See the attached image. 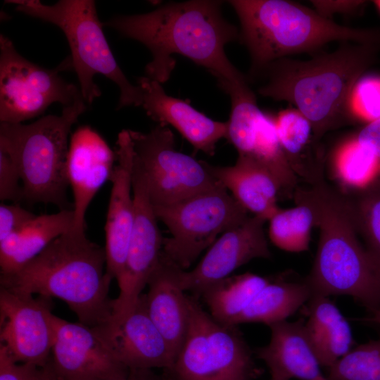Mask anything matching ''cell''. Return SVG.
I'll return each instance as SVG.
<instances>
[{"label":"cell","mask_w":380,"mask_h":380,"mask_svg":"<svg viewBox=\"0 0 380 380\" xmlns=\"http://www.w3.org/2000/svg\"><path fill=\"white\" fill-rule=\"evenodd\" d=\"M353 115L369 120L380 118V80L373 78L360 80L351 98Z\"/></svg>","instance_id":"obj_34"},{"label":"cell","mask_w":380,"mask_h":380,"mask_svg":"<svg viewBox=\"0 0 380 380\" xmlns=\"http://www.w3.org/2000/svg\"><path fill=\"white\" fill-rule=\"evenodd\" d=\"M374 3L380 11V1H374Z\"/></svg>","instance_id":"obj_43"},{"label":"cell","mask_w":380,"mask_h":380,"mask_svg":"<svg viewBox=\"0 0 380 380\" xmlns=\"http://www.w3.org/2000/svg\"><path fill=\"white\" fill-rule=\"evenodd\" d=\"M167 380H170V379H167Z\"/></svg>","instance_id":"obj_44"},{"label":"cell","mask_w":380,"mask_h":380,"mask_svg":"<svg viewBox=\"0 0 380 380\" xmlns=\"http://www.w3.org/2000/svg\"><path fill=\"white\" fill-rule=\"evenodd\" d=\"M372 186L376 187L377 189H379L380 190V173L379 175V177H378L376 181L375 182V183Z\"/></svg>","instance_id":"obj_42"},{"label":"cell","mask_w":380,"mask_h":380,"mask_svg":"<svg viewBox=\"0 0 380 380\" xmlns=\"http://www.w3.org/2000/svg\"><path fill=\"white\" fill-rule=\"evenodd\" d=\"M347 196L358 234L364 239L367 251L380 265V190L372 186Z\"/></svg>","instance_id":"obj_32"},{"label":"cell","mask_w":380,"mask_h":380,"mask_svg":"<svg viewBox=\"0 0 380 380\" xmlns=\"http://www.w3.org/2000/svg\"><path fill=\"white\" fill-rule=\"evenodd\" d=\"M226 139L239 156L253 159L267 168L277 179L281 196L293 197L298 179L291 170L281 146L275 118L265 113L252 100L232 106Z\"/></svg>","instance_id":"obj_15"},{"label":"cell","mask_w":380,"mask_h":380,"mask_svg":"<svg viewBox=\"0 0 380 380\" xmlns=\"http://www.w3.org/2000/svg\"><path fill=\"white\" fill-rule=\"evenodd\" d=\"M379 49V44L341 42L334 51L317 53L309 60H277L258 75L265 82L258 91L292 104L321 141L327 132L350 121L354 88Z\"/></svg>","instance_id":"obj_2"},{"label":"cell","mask_w":380,"mask_h":380,"mask_svg":"<svg viewBox=\"0 0 380 380\" xmlns=\"http://www.w3.org/2000/svg\"><path fill=\"white\" fill-rule=\"evenodd\" d=\"M36 215L18 205H0V241L24 227Z\"/></svg>","instance_id":"obj_36"},{"label":"cell","mask_w":380,"mask_h":380,"mask_svg":"<svg viewBox=\"0 0 380 380\" xmlns=\"http://www.w3.org/2000/svg\"><path fill=\"white\" fill-rule=\"evenodd\" d=\"M221 5L213 0L172 2L146 13L116 15L103 25L148 48L152 60L146 77L160 84L175 66L174 54L205 68L217 81L238 82L247 77L229 61L224 46L239 39V31L223 17Z\"/></svg>","instance_id":"obj_1"},{"label":"cell","mask_w":380,"mask_h":380,"mask_svg":"<svg viewBox=\"0 0 380 380\" xmlns=\"http://www.w3.org/2000/svg\"><path fill=\"white\" fill-rule=\"evenodd\" d=\"M134 162L153 205L170 204L220 184L205 162L177 151L174 134L158 125L148 132L130 130Z\"/></svg>","instance_id":"obj_10"},{"label":"cell","mask_w":380,"mask_h":380,"mask_svg":"<svg viewBox=\"0 0 380 380\" xmlns=\"http://www.w3.org/2000/svg\"><path fill=\"white\" fill-rule=\"evenodd\" d=\"M115 357L129 369L168 371L175 357L167 341L150 318L144 294L122 319L93 327Z\"/></svg>","instance_id":"obj_17"},{"label":"cell","mask_w":380,"mask_h":380,"mask_svg":"<svg viewBox=\"0 0 380 380\" xmlns=\"http://www.w3.org/2000/svg\"><path fill=\"white\" fill-rule=\"evenodd\" d=\"M270 328V341L256 350V355L268 367L271 379L328 380L321 370L303 319L284 320Z\"/></svg>","instance_id":"obj_21"},{"label":"cell","mask_w":380,"mask_h":380,"mask_svg":"<svg viewBox=\"0 0 380 380\" xmlns=\"http://www.w3.org/2000/svg\"><path fill=\"white\" fill-rule=\"evenodd\" d=\"M141 106L158 125L175 127L197 150L210 156L218 141L226 138L227 122L210 119L186 101L167 95L161 84L146 76L138 79Z\"/></svg>","instance_id":"obj_20"},{"label":"cell","mask_w":380,"mask_h":380,"mask_svg":"<svg viewBox=\"0 0 380 380\" xmlns=\"http://www.w3.org/2000/svg\"><path fill=\"white\" fill-rule=\"evenodd\" d=\"M330 175L342 194L349 196L371 187L380 173V160L356 137L341 144L330 160Z\"/></svg>","instance_id":"obj_29"},{"label":"cell","mask_w":380,"mask_h":380,"mask_svg":"<svg viewBox=\"0 0 380 380\" xmlns=\"http://www.w3.org/2000/svg\"><path fill=\"white\" fill-rule=\"evenodd\" d=\"M277 132L288 163L297 177L310 186L324 179L326 155L310 121L296 108L275 118Z\"/></svg>","instance_id":"obj_24"},{"label":"cell","mask_w":380,"mask_h":380,"mask_svg":"<svg viewBox=\"0 0 380 380\" xmlns=\"http://www.w3.org/2000/svg\"><path fill=\"white\" fill-rule=\"evenodd\" d=\"M115 153L117 163L110 178L112 188L105 225L104 248L106 272L117 279L125 263L134 221V154L129 129L118 134Z\"/></svg>","instance_id":"obj_19"},{"label":"cell","mask_w":380,"mask_h":380,"mask_svg":"<svg viewBox=\"0 0 380 380\" xmlns=\"http://www.w3.org/2000/svg\"><path fill=\"white\" fill-rule=\"evenodd\" d=\"M132 190L134 221L123 270L116 279L120 293L113 299L111 319L120 321L135 307L157 267L163 241L143 175L134 163Z\"/></svg>","instance_id":"obj_12"},{"label":"cell","mask_w":380,"mask_h":380,"mask_svg":"<svg viewBox=\"0 0 380 380\" xmlns=\"http://www.w3.org/2000/svg\"><path fill=\"white\" fill-rule=\"evenodd\" d=\"M239 40L251 57L249 78L270 63L302 53L315 54L331 42L380 44V31L350 27L288 0H232Z\"/></svg>","instance_id":"obj_5"},{"label":"cell","mask_w":380,"mask_h":380,"mask_svg":"<svg viewBox=\"0 0 380 380\" xmlns=\"http://www.w3.org/2000/svg\"><path fill=\"white\" fill-rule=\"evenodd\" d=\"M6 2L16 5V11L52 23L63 31L70 46V56L60 67L75 72L87 104H91L101 94L94 81V76L101 74L119 87L117 109L141 106V89L138 84L130 83L113 56L94 1L61 0L53 5L44 4L38 0Z\"/></svg>","instance_id":"obj_6"},{"label":"cell","mask_w":380,"mask_h":380,"mask_svg":"<svg viewBox=\"0 0 380 380\" xmlns=\"http://www.w3.org/2000/svg\"><path fill=\"white\" fill-rule=\"evenodd\" d=\"M60 68H42L23 57L11 40L0 35V121L22 123L44 113L53 103L63 108L82 97Z\"/></svg>","instance_id":"obj_11"},{"label":"cell","mask_w":380,"mask_h":380,"mask_svg":"<svg viewBox=\"0 0 380 380\" xmlns=\"http://www.w3.org/2000/svg\"><path fill=\"white\" fill-rule=\"evenodd\" d=\"M53 324L50 365L57 380H108L129 372L93 327L54 315Z\"/></svg>","instance_id":"obj_14"},{"label":"cell","mask_w":380,"mask_h":380,"mask_svg":"<svg viewBox=\"0 0 380 380\" xmlns=\"http://www.w3.org/2000/svg\"><path fill=\"white\" fill-rule=\"evenodd\" d=\"M305 327L321 366L331 367L353 347L350 324L329 296L312 295Z\"/></svg>","instance_id":"obj_26"},{"label":"cell","mask_w":380,"mask_h":380,"mask_svg":"<svg viewBox=\"0 0 380 380\" xmlns=\"http://www.w3.org/2000/svg\"><path fill=\"white\" fill-rule=\"evenodd\" d=\"M210 174L234 198L254 215L268 221L279 209V185L264 166L246 156H239L232 166H215L205 162Z\"/></svg>","instance_id":"obj_23"},{"label":"cell","mask_w":380,"mask_h":380,"mask_svg":"<svg viewBox=\"0 0 380 380\" xmlns=\"http://www.w3.org/2000/svg\"><path fill=\"white\" fill-rule=\"evenodd\" d=\"M51 298L0 287V340L18 362H50L54 340Z\"/></svg>","instance_id":"obj_13"},{"label":"cell","mask_w":380,"mask_h":380,"mask_svg":"<svg viewBox=\"0 0 380 380\" xmlns=\"http://www.w3.org/2000/svg\"><path fill=\"white\" fill-rule=\"evenodd\" d=\"M265 222L260 216L248 217L240 224L222 234L193 270H180L182 289L201 296L207 287L229 277L251 260L270 258L264 231Z\"/></svg>","instance_id":"obj_16"},{"label":"cell","mask_w":380,"mask_h":380,"mask_svg":"<svg viewBox=\"0 0 380 380\" xmlns=\"http://www.w3.org/2000/svg\"><path fill=\"white\" fill-rule=\"evenodd\" d=\"M186 336L170 369V380H250L253 362L235 326L215 321L195 296H187Z\"/></svg>","instance_id":"obj_9"},{"label":"cell","mask_w":380,"mask_h":380,"mask_svg":"<svg viewBox=\"0 0 380 380\" xmlns=\"http://www.w3.org/2000/svg\"><path fill=\"white\" fill-rule=\"evenodd\" d=\"M108 380H167V379L156 374L153 369H129L126 374Z\"/></svg>","instance_id":"obj_39"},{"label":"cell","mask_w":380,"mask_h":380,"mask_svg":"<svg viewBox=\"0 0 380 380\" xmlns=\"http://www.w3.org/2000/svg\"><path fill=\"white\" fill-rule=\"evenodd\" d=\"M86 104L81 97L63 108L60 115H46L27 125L1 122L0 139L11 147L20 170L23 201L73 210L67 197L69 137Z\"/></svg>","instance_id":"obj_7"},{"label":"cell","mask_w":380,"mask_h":380,"mask_svg":"<svg viewBox=\"0 0 380 380\" xmlns=\"http://www.w3.org/2000/svg\"><path fill=\"white\" fill-rule=\"evenodd\" d=\"M355 137L361 146L380 160V118L368 122Z\"/></svg>","instance_id":"obj_38"},{"label":"cell","mask_w":380,"mask_h":380,"mask_svg":"<svg viewBox=\"0 0 380 380\" xmlns=\"http://www.w3.org/2000/svg\"><path fill=\"white\" fill-rule=\"evenodd\" d=\"M369 314L367 317L361 318V321L369 322L380 326V309H376L369 311Z\"/></svg>","instance_id":"obj_40"},{"label":"cell","mask_w":380,"mask_h":380,"mask_svg":"<svg viewBox=\"0 0 380 380\" xmlns=\"http://www.w3.org/2000/svg\"><path fill=\"white\" fill-rule=\"evenodd\" d=\"M298 191L314 209L319 238L305 281L312 295H344L380 309V265L359 239L350 201L325 180Z\"/></svg>","instance_id":"obj_4"},{"label":"cell","mask_w":380,"mask_h":380,"mask_svg":"<svg viewBox=\"0 0 380 380\" xmlns=\"http://www.w3.org/2000/svg\"><path fill=\"white\" fill-rule=\"evenodd\" d=\"M312 296L305 281H270L236 318L234 325L262 323L270 327L286 320Z\"/></svg>","instance_id":"obj_27"},{"label":"cell","mask_w":380,"mask_h":380,"mask_svg":"<svg viewBox=\"0 0 380 380\" xmlns=\"http://www.w3.org/2000/svg\"><path fill=\"white\" fill-rule=\"evenodd\" d=\"M182 270L162 254L144 294L147 312L169 345L175 359L184 341L189 323L187 295L182 289Z\"/></svg>","instance_id":"obj_22"},{"label":"cell","mask_w":380,"mask_h":380,"mask_svg":"<svg viewBox=\"0 0 380 380\" xmlns=\"http://www.w3.org/2000/svg\"><path fill=\"white\" fill-rule=\"evenodd\" d=\"M314 10L322 17L332 20L336 14H352L365 4V1L355 0H312Z\"/></svg>","instance_id":"obj_37"},{"label":"cell","mask_w":380,"mask_h":380,"mask_svg":"<svg viewBox=\"0 0 380 380\" xmlns=\"http://www.w3.org/2000/svg\"><path fill=\"white\" fill-rule=\"evenodd\" d=\"M46 380H57L51 367V372Z\"/></svg>","instance_id":"obj_41"},{"label":"cell","mask_w":380,"mask_h":380,"mask_svg":"<svg viewBox=\"0 0 380 380\" xmlns=\"http://www.w3.org/2000/svg\"><path fill=\"white\" fill-rule=\"evenodd\" d=\"M105 248L73 230L53 240L18 272L1 275V286L65 301L80 322L90 327L109 320L113 278L106 272Z\"/></svg>","instance_id":"obj_3"},{"label":"cell","mask_w":380,"mask_h":380,"mask_svg":"<svg viewBox=\"0 0 380 380\" xmlns=\"http://www.w3.org/2000/svg\"><path fill=\"white\" fill-rule=\"evenodd\" d=\"M155 214L168 228L163 253L186 270L217 236L242 223L248 211L222 184L170 204L153 205Z\"/></svg>","instance_id":"obj_8"},{"label":"cell","mask_w":380,"mask_h":380,"mask_svg":"<svg viewBox=\"0 0 380 380\" xmlns=\"http://www.w3.org/2000/svg\"><path fill=\"white\" fill-rule=\"evenodd\" d=\"M73 210L36 215L0 241L1 275L13 274L40 254L53 240L73 227Z\"/></svg>","instance_id":"obj_25"},{"label":"cell","mask_w":380,"mask_h":380,"mask_svg":"<svg viewBox=\"0 0 380 380\" xmlns=\"http://www.w3.org/2000/svg\"><path fill=\"white\" fill-rule=\"evenodd\" d=\"M293 198L294 207L279 208L268 220L269 237L274 246L283 251L300 253L309 249L311 231L317 227V217L310 203L298 189Z\"/></svg>","instance_id":"obj_30"},{"label":"cell","mask_w":380,"mask_h":380,"mask_svg":"<svg viewBox=\"0 0 380 380\" xmlns=\"http://www.w3.org/2000/svg\"><path fill=\"white\" fill-rule=\"evenodd\" d=\"M270 380H272V379H270Z\"/></svg>","instance_id":"obj_45"},{"label":"cell","mask_w":380,"mask_h":380,"mask_svg":"<svg viewBox=\"0 0 380 380\" xmlns=\"http://www.w3.org/2000/svg\"><path fill=\"white\" fill-rule=\"evenodd\" d=\"M50 372V362L44 367L18 362L0 343V380H46Z\"/></svg>","instance_id":"obj_35"},{"label":"cell","mask_w":380,"mask_h":380,"mask_svg":"<svg viewBox=\"0 0 380 380\" xmlns=\"http://www.w3.org/2000/svg\"><path fill=\"white\" fill-rule=\"evenodd\" d=\"M329 370L328 380H380V338L353 347Z\"/></svg>","instance_id":"obj_31"},{"label":"cell","mask_w":380,"mask_h":380,"mask_svg":"<svg viewBox=\"0 0 380 380\" xmlns=\"http://www.w3.org/2000/svg\"><path fill=\"white\" fill-rule=\"evenodd\" d=\"M253 273L226 277L207 287L201 294L211 317L226 326H235L236 318L270 281Z\"/></svg>","instance_id":"obj_28"},{"label":"cell","mask_w":380,"mask_h":380,"mask_svg":"<svg viewBox=\"0 0 380 380\" xmlns=\"http://www.w3.org/2000/svg\"><path fill=\"white\" fill-rule=\"evenodd\" d=\"M20 170L9 145L0 139V200L18 203L23 201Z\"/></svg>","instance_id":"obj_33"},{"label":"cell","mask_w":380,"mask_h":380,"mask_svg":"<svg viewBox=\"0 0 380 380\" xmlns=\"http://www.w3.org/2000/svg\"><path fill=\"white\" fill-rule=\"evenodd\" d=\"M115 160V151L91 127L80 126L70 135L67 176L74 198L72 230L85 232L86 212L99 190L110 180Z\"/></svg>","instance_id":"obj_18"}]
</instances>
